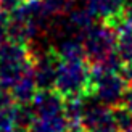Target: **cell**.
Wrapping results in <instances>:
<instances>
[{"label": "cell", "instance_id": "cell-4", "mask_svg": "<svg viewBox=\"0 0 132 132\" xmlns=\"http://www.w3.org/2000/svg\"><path fill=\"white\" fill-rule=\"evenodd\" d=\"M81 126L85 132H119L114 122L111 106L102 105H87L85 113L81 119Z\"/></svg>", "mask_w": 132, "mask_h": 132}, {"label": "cell", "instance_id": "cell-7", "mask_svg": "<svg viewBox=\"0 0 132 132\" xmlns=\"http://www.w3.org/2000/svg\"><path fill=\"white\" fill-rule=\"evenodd\" d=\"M37 84L34 79V68L26 71L24 74L18 79L10 87V94L13 97L15 103H31L34 95L37 94Z\"/></svg>", "mask_w": 132, "mask_h": 132}, {"label": "cell", "instance_id": "cell-16", "mask_svg": "<svg viewBox=\"0 0 132 132\" xmlns=\"http://www.w3.org/2000/svg\"><path fill=\"white\" fill-rule=\"evenodd\" d=\"M121 105H124V106L132 113V85H127V89H126V92H124V95H122Z\"/></svg>", "mask_w": 132, "mask_h": 132}, {"label": "cell", "instance_id": "cell-19", "mask_svg": "<svg viewBox=\"0 0 132 132\" xmlns=\"http://www.w3.org/2000/svg\"><path fill=\"white\" fill-rule=\"evenodd\" d=\"M82 132H85V130H82Z\"/></svg>", "mask_w": 132, "mask_h": 132}, {"label": "cell", "instance_id": "cell-11", "mask_svg": "<svg viewBox=\"0 0 132 132\" xmlns=\"http://www.w3.org/2000/svg\"><path fill=\"white\" fill-rule=\"evenodd\" d=\"M114 116V122L119 132H132V113L124 106V105H116L111 106Z\"/></svg>", "mask_w": 132, "mask_h": 132}, {"label": "cell", "instance_id": "cell-6", "mask_svg": "<svg viewBox=\"0 0 132 132\" xmlns=\"http://www.w3.org/2000/svg\"><path fill=\"white\" fill-rule=\"evenodd\" d=\"M84 5L95 18H100L111 26L121 18L124 10L122 0H84Z\"/></svg>", "mask_w": 132, "mask_h": 132}, {"label": "cell", "instance_id": "cell-14", "mask_svg": "<svg viewBox=\"0 0 132 132\" xmlns=\"http://www.w3.org/2000/svg\"><path fill=\"white\" fill-rule=\"evenodd\" d=\"M24 0H0V8L5 10L6 13H11L15 8H18Z\"/></svg>", "mask_w": 132, "mask_h": 132}, {"label": "cell", "instance_id": "cell-12", "mask_svg": "<svg viewBox=\"0 0 132 132\" xmlns=\"http://www.w3.org/2000/svg\"><path fill=\"white\" fill-rule=\"evenodd\" d=\"M42 3L52 16H60L66 15L74 6V0H42Z\"/></svg>", "mask_w": 132, "mask_h": 132}, {"label": "cell", "instance_id": "cell-18", "mask_svg": "<svg viewBox=\"0 0 132 132\" xmlns=\"http://www.w3.org/2000/svg\"><path fill=\"white\" fill-rule=\"evenodd\" d=\"M124 5H132V0H122Z\"/></svg>", "mask_w": 132, "mask_h": 132}, {"label": "cell", "instance_id": "cell-10", "mask_svg": "<svg viewBox=\"0 0 132 132\" xmlns=\"http://www.w3.org/2000/svg\"><path fill=\"white\" fill-rule=\"evenodd\" d=\"M69 122L63 113L55 116H45L39 118L36 116L28 132H68Z\"/></svg>", "mask_w": 132, "mask_h": 132}, {"label": "cell", "instance_id": "cell-9", "mask_svg": "<svg viewBox=\"0 0 132 132\" xmlns=\"http://www.w3.org/2000/svg\"><path fill=\"white\" fill-rule=\"evenodd\" d=\"M66 16H68V23L71 26L72 32H74L76 36H79L81 39H82L84 32L94 24V19H95V16L92 15L90 10L85 5H81V6L74 5L68 13H66Z\"/></svg>", "mask_w": 132, "mask_h": 132}, {"label": "cell", "instance_id": "cell-2", "mask_svg": "<svg viewBox=\"0 0 132 132\" xmlns=\"http://www.w3.org/2000/svg\"><path fill=\"white\" fill-rule=\"evenodd\" d=\"M127 89L121 72L103 71L98 64H90V94L97 102L106 106H116Z\"/></svg>", "mask_w": 132, "mask_h": 132}, {"label": "cell", "instance_id": "cell-3", "mask_svg": "<svg viewBox=\"0 0 132 132\" xmlns=\"http://www.w3.org/2000/svg\"><path fill=\"white\" fill-rule=\"evenodd\" d=\"M85 60L90 64L102 61L116 50V31L108 23L92 24L82 34Z\"/></svg>", "mask_w": 132, "mask_h": 132}, {"label": "cell", "instance_id": "cell-1", "mask_svg": "<svg viewBox=\"0 0 132 132\" xmlns=\"http://www.w3.org/2000/svg\"><path fill=\"white\" fill-rule=\"evenodd\" d=\"M53 89L63 98L81 97L90 94V63L87 60L61 61L56 69V79Z\"/></svg>", "mask_w": 132, "mask_h": 132}, {"label": "cell", "instance_id": "cell-13", "mask_svg": "<svg viewBox=\"0 0 132 132\" xmlns=\"http://www.w3.org/2000/svg\"><path fill=\"white\" fill-rule=\"evenodd\" d=\"M8 21H10V13L0 8V44H3L8 39Z\"/></svg>", "mask_w": 132, "mask_h": 132}, {"label": "cell", "instance_id": "cell-20", "mask_svg": "<svg viewBox=\"0 0 132 132\" xmlns=\"http://www.w3.org/2000/svg\"><path fill=\"white\" fill-rule=\"evenodd\" d=\"M68 132H69V130H68Z\"/></svg>", "mask_w": 132, "mask_h": 132}, {"label": "cell", "instance_id": "cell-8", "mask_svg": "<svg viewBox=\"0 0 132 132\" xmlns=\"http://www.w3.org/2000/svg\"><path fill=\"white\" fill-rule=\"evenodd\" d=\"M53 50L61 61L85 60L84 44H82V39L79 36H64Z\"/></svg>", "mask_w": 132, "mask_h": 132}, {"label": "cell", "instance_id": "cell-17", "mask_svg": "<svg viewBox=\"0 0 132 132\" xmlns=\"http://www.w3.org/2000/svg\"><path fill=\"white\" fill-rule=\"evenodd\" d=\"M119 21H122L124 24L132 26V5H124V10H122Z\"/></svg>", "mask_w": 132, "mask_h": 132}, {"label": "cell", "instance_id": "cell-15", "mask_svg": "<svg viewBox=\"0 0 132 132\" xmlns=\"http://www.w3.org/2000/svg\"><path fill=\"white\" fill-rule=\"evenodd\" d=\"M119 72L124 77V81L127 82V85H132V61L130 63H124Z\"/></svg>", "mask_w": 132, "mask_h": 132}, {"label": "cell", "instance_id": "cell-5", "mask_svg": "<svg viewBox=\"0 0 132 132\" xmlns=\"http://www.w3.org/2000/svg\"><path fill=\"white\" fill-rule=\"evenodd\" d=\"M63 105H64V98L55 89L37 90V94L34 95V98L31 102L32 111L39 118L55 116V114L63 113Z\"/></svg>", "mask_w": 132, "mask_h": 132}]
</instances>
